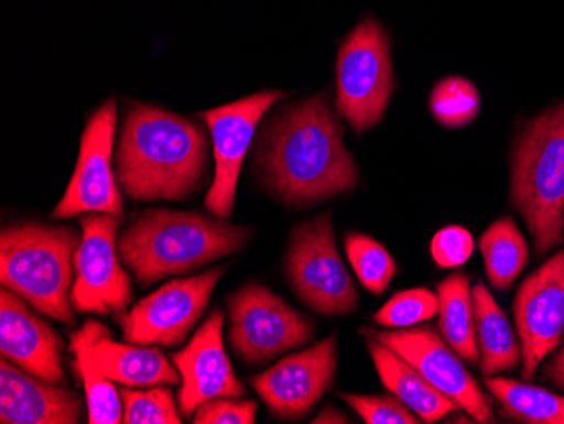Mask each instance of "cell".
Here are the masks:
<instances>
[{"mask_svg":"<svg viewBox=\"0 0 564 424\" xmlns=\"http://www.w3.org/2000/svg\"><path fill=\"white\" fill-rule=\"evenodd\" d=\"M259 166L269 188L294 205L350 192L358 178L341 126L323 95L271 120L259 145Z\"/></svg>","mask_w":564,"mask_h":424,"instance_id":"6da1fadb","label":"cell"},{"mask_svg":"<svg viewBox=\"0 0 564 424\" xmlns=\"http://www.w3.org/2000/svg\"><path fill=\"white\" fill-rule=\"evenodd\" d=\"M207 156V135L195 122L132 104L120 134L117 178L135 199H182L202 183Z\"/></svg>","mask_w":564,"mask_h":424,"instance_id":"7a4b0ae2","label":"cell"},{"mask_svg":"<svg viewBox=\"0 0 564 424\" xmlns=\"http://www.w3.org/2000/svg\"><path fill=\"white\" fill-rule=\"evenodd\" d=\"M252 230L196 211L145 210L117 240L123 264L139 284L195 271L236 254Z\"/></svg>","mask_w":564,"mask_h":424,"instance_id":"3957f363","label":"cell"},{"mask_svg":"<svg viewBox=\"0 0 564 424\" xmlns=\"http://www.w3.org/2000/svg\"><path fill=\"white\" fill-rule=\"evenodd\" d=\"M82 236L72 227L22 221L0 236V283L36 312L75 325L69 290L72 262Z\"/></svg>","mask_w":564,"mask_h":424,"instance_id":"277c9868","label":"cell"},{"mask_svg":"<svg viewBox=\"0 0 564 424\" xmlns=\"http://www.w3.org/2000/svg\"><path fill=\"white\" fill-rule=\"evenodd\" d=\"M510 198L524 217L538 254L563 243L564 102L532 120L519 138Z\"/></svg>","mask_w":564,"mask_h":424,"instance_id":"5b68a950","label":"cell"},{"mask_svg":"<svg viewBox=\"0 0 564 424\" xmlns=\"http://www.w3.org/2000/svg\"><path fill=\"white\" fill-rule=\"evenodd\" d=\"M394 90L391 46L379 22L366 19L341 44L337 110L357 132L380 122Z\"/></svg>","mask_w":564,"mask_h":424,"instance_id":"8992f818","label":"cell"},{"mask_svg":"<svg viewBox=\"0 0 564 424\" xmlns=\"http://www.w3.org/2000/svg\"><path fill=\"white\" fill-rule=\"evenodd\" d=\"M286 271L297 296L315 312L335 316L357 309V290L338 254L332 215H319L294 229Z\"/></svg>","mask_w":564,"mask_h":424,"instance_id":"52a82bcc","label":"cell"},{"mask_svg":"<svg viewBox=\"0 0 564 424\" xmlns=\"http://www.w3.org/2000/svg\"><path fill=\"white\" fill-rule=\"evenodd\" d=\"M230 344L246 362L259 363L315 337V323L258 283L228 297Z\"/></svg>","mask_w":564,"mask_h":424,"instance_id":"ba28073f","label":"cell"},{"mask_svg":"<svg viewBox=\"0 0 564 424\" xmlns=\"http://www.w3.org/2000/svg\"><path fill=\"white\" fill-rule=\"evenodd\" d=\"M122 218L90 214L80 218L82 242L73 265L76 280L69 302L78 313H126L132 302L131 278L120 265L117 230Z\"/></svg>","mask_w":564,"mask_h":424,"instance_id":"9c48e42d","label":"cell"},{"mask_svg":"<svg viewBox=\"0 0 564 424\" xmlns=\"http://www.w3.org/2000/svg\"><path fill=\"white\" fill-rule=\"evenodd\" d=\"M215 268L188 280H174L144 297L131 312L116 316L129 344L177 347L188 338L210 303L212 293L224 276Z\"/></svg>","mask_w":564,"mask_h":424,"instance_id":"30bf717a","label":"cell"},{"mask_svg":"<svg viewBox=\"0 0 564 424\" xmlns=\"http://www.w3.org/2000/svg\"><path fill=\"white\" fill-rule=\"evenodd\" d=\"M117 104L109 100L88 120L72 182L51 218L65 220L82 214L123 218V202L112 171Z\"/></svg>","mask_w":564,"mask_h":424,"instance_id":"8fae6325","label":"cell"},{"mask_svg":"<svg viewBox=\"0 0 564 424\" xmlns=\"http://www.w3.org/2000/svg\"><path fill=\"white\" fill-rule=\"evenodd\" d=\"M281 91H262L250 97L199 113L214 139L215 180L205 205L221 220L232 217L237 182L249 151L253 132L264 113L281 100Z\"/></svg>","mask_w":564,"mask_h":424,"instance_id":"7c38bea8","label":"cell"},{"mask_svg":"<svg viewBox=\"0 0 564 424\" xmlns=\"http://www.w3.org/2000/svg\"><path fill=\"white\" fill-rule=\"evenodd\" d=\"M367 337L376 338L392 348L398 356L408 360L423 373L426 381L448 395L468 416L477 423H494L496 416L487 395L474 376L462 362V357L443 340L433 328H402V330H366Z\"/></svg>","mask_w":564,"mask_h":424,"instance_id":"4fadbf2b","label":"cell"},{"mask_svg":"<svg viewBox=\"0 0 564 424\" xmlns=\"http://www.w3.org/2000/svg\"><path fill=\"white\" fill-rule=\"evenodd\" d=\"M514 316L524 360L522 378L532 381L564 334V249L525 278L516 296Z\"/></svg>","mask_w":564,"mask_h":424,"instance_id":"5bb4252c","label":"cell"},{"mask_svg":"<svg viewBox=\"0 0 564 424\" xmlns=\"http://www.w3.org/2000/svg\"><path fill=\"white\" fill-rule=\"evenodd\" d=\"M337 337L332 335L253 376L250 384L275 417L297 420L310 413L332 388L337 373Z\"/></svg>","mask_w":564,"mask_h":424,"instance_id":"9a60e30c","label":"cell"},{"mask_svg":"<svg viewBox=\"0 0 564 424\" xmlns=\"http://www.w3.org/2000/svg\"><path fill=\"white\" fill-rule=\"evenodd\" d=\"M224 322V313L218 309L212 313L182 352L171 354V360L183 379L182 389L177 392L183 416H193L210 399H242L247 394L225 354L221 340Z\"/></svg>","mask_w":564,"mask_h":424,"instance_id":"2e32d148","label":"cell"},{"mask_svg":"<svg viewBox=\"0 0 564 424\" xmlns=\"http://www.w3.org/2000/svg\"><path fill=\"white\" fill-rule=\"evenodd\" d=\"M0 352L34 378L66 385L63 341L46 322L34 315L24 300L2 286L0 291Z\"/></svg>","mask_w":564,"mask_h":424,"instance_id":"e0dca14e","label":"cell"},{"mask_svg":"<svg viewBox=\"0 0 564 424\" xmlns=\"http://www.w3.org/2000/svg\"><path fill=\"white\" fill-rule=\"evenodd\" d=\"M25 372V370H24ZM2 357L0 362V423L76 424L84 403L65 385L31 378Z\"/></svg>","mask_w":564,"mask_h":424,"instance_id":"ac0fdd59","label":"cell"},{"mask_svg":"<svg viewBox=\"0 0 564 424\" xmlns=\"http://www.w3.org/2000/svg\"><path fill=\"white\" fill-rule=\"evenodd\" d=\"M91 359L109 381L131 388L182 384V373L167 362L160 348L116 344L109 328L98 323L90 347Z\"/></svg>","mask_w":564,"mask_h":424,"instance_id":"d6986e66","label":"cell"},{"mask_svg":"<svg viewBox=\"0 0 564 424\" xmlns=\"http://www.w3.org/2000/svg\"><path fill=\"white\" fill-rule=\"evenodd\" d=\"M367 347L382 384L424 423H436L458 410L453 399L434 388L416 367L398 356L388 345L369 337Z\"/></svg>","mask_w":564,"mask_h":424,"instance_id":"ffe728a7","label":"cell"},{"mask_svg":"<svg viewBox=\"0 0 564 424\" xmlns=\"http://www.w3.org/2000/svg\"><path fill=\"white\" fill-rule=\"evenodd\" d=\"M475 331L485 376L510 372L519 366L522 348L503 309L484 283L474 287Z\"/></svg>","mask_w":564,"mask_h":424,"instance_id":"44dd1931","label":"cell"},{"mask_svg":"<svg viewBox=\"0 0 564 424\" xmlns=\"http://www.w3.org/2000/svg\"><path fill=\"white\" fill-rule=\"evenodd\" d=\"M440 330L462 359L475 363L478 354L474 293L464 272H455L438 286Z\"/></svg>","mask_w":564,"mask_h":424,"instance_id":"7402d4cb","label":"cell"},{"mask_svg":"<svg viewBox=\"0 0 564 424\" xmlns=\"http://www.w3.org/2000/svg\"><path fill=\"white\" fill-rule=\"evenodd\" d=\"M98 322L88 319L82 330L72 335V352L75 354V369L84 381L87 395L88 423L119 424L123 420V404L120 392L116 391L109 379L101 376L91 359L90 347Z\"/></svg>","mask_w":564,"mask_h":424,"instance_id":"603a6c76","label":"cell"},{"mask_svg":"<svg viewBox=\"0 0 564 424\" xmlns=\"http://www.w3.org/2000/svg\"><path fill=\"white\" fill-rule=\"evenodd\" d=\"M485 385L510 420L531 424H564V398L514 379L489 378Z\"/></svg>","mask_w":564,"mask_h":424,"instance_id":"cb8c5ba5","label":"cell"},{"mask_svg":"<svg viewBox=\"0 0 564 424\" xmlns=\"http://www.w3.org/2000/svg\"><path fill=\"white\" fill-rule=\"evenodd\" d=\"M480 251L487 276L497 290H507L528 264V242L509 217L500 218L485 230L480 237Z\"/></svg>","mask_w":564,"mask_h":424,"instance_id":"d4e9b609","label":"cell"},{"mask_svg":"<svg viewBox=\"0 0 564 424\" xmlns=\"http://www.w3.org/2000/svg\"><path fill=\"white\" fill-rule=\"evenodd\" d=\"M345 251L358 281L373 294H382L395 276L394 259L382 243L364 233H347Z\"/></svg>","mask_w":564,"mask_h":424,"instance_id":"484cf974","label":"cell"},{"mask_svg":"<svg viewBox=\"0 0 564 424\" xmlns=\"http://www.w3.org/2000/svg\"><path fill=\"white\" fill-rule=\"evenodd\" d=\"M430 109L434 119L446 128H464L477 117L480 95L465 78H445L431 91Z\"/></svg>","mask_w":564,"mask_h":424,"instance_id":"4316f807","label":"cell"},{"mask_svg":"<svg viewBox=\"0 0 564 424\" xmlns=\"http://www.w3.org/2000/svg\"><path fill=\"white\" fill-rule=\"evenodd\" d=\"M438 313V294L431 293L426 287H416V290L394 294L373 315V322L380 327L408 328L414 327L417 323L426 322Z\"/></svg>","mask_w":564,"mask_h":424,"instance_id":"83f0119b","label":"cell"},{"mask_svg":"<svg viewBox=\"0 0 564 424\" xmlns=\"http://www.w3.org/2000/svg\"><path fill=\"white\" fill-rule=\"evenodd\" d=\"M126 424H180L182 416L177 414L173 392L161 388L148 392L127 391L120 389Z\"/></svg>","mask_w":564,"mask_h":424,"instance_id":"f1b7e54d","label":"cell"},{"mask_svg":"<svg viewBox=\"0 0 564 424\" xmlns=\"http://www.w3.org/2000/svg\"><path fill=\"white\" fill-rule=\"evenodd\" d=\"M367 424H417V414L392 395L340 394Z\"/></svg>","mask_w":564,"mask_h":424,"instance_id":"f546056e","label":"cell"},{"mask_svg":"<svg viewBox=\"0 0 564 424\" xmlns=\"http://www.w3.org/2000/svg\"><path fill=\"white\" fill-rule=\"evenodd\" d=\"M475 242L464 227H446L433 237L431 256L440 268L453 269L464 265L474 254Z\"/></svg>","mask_w":564,"mask_h":424,"instance_id":"4dcf8cb0","label":"cell"},{"mask_svg":"<svg viewBox=\"0 0 564 424\" xmlns=\"http://www.w3.org/2000/svg\"><path fill=\"white\" fill-rule=\"evenodd\" d=\"M258 416V404L240 399L215 398L196 410V424H252Z\"/></svg>","mask_w":564,"mask_h":424,"instance_id":"1f68e13d","label":"cell"},{"mask_svg":"<svg viewBox=\"0 0 564 424\" xmlns=\"http://www.w3.org/2000/svg\"><path fill=\"white\" fill-rule=\"evenodd\" d=\"M544 376H546L556 388L563 389L564 391V347L561 348L556 357L547 363Z\"/></svg>","mask_w":564,"mask_h":424,"instance_id":"d6a6232c","label":"cell"},{"mask_svg":"<svg viewBox=\"0 0 564 424\" xmlns=\"http://www.w3.org/2000/svg\"><path fill=\"white\" fill-rule=\"evenodd\" d=\"M348 421L350 420H348L344 413H340V411L335 410V407L332 406H326L325 410H323L322 413L312 421V423H348Z\"/></svg>","mask_w":564,"mask_h":424,"instance_id":"836d02e7","label":"cell"}]
</instances>
